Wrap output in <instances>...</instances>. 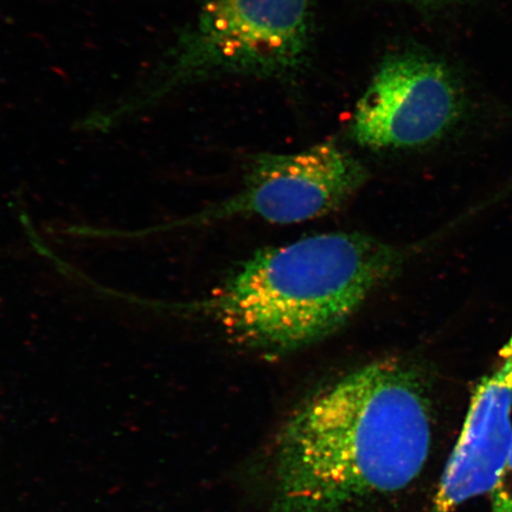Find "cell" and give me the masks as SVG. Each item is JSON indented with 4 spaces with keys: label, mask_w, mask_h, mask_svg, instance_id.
<instances>
[{
    "label": "cell",
    "mask_w": 512,
    "mask_h": 512,
    "mask_svg": "<svg viewBox=\"0 0 512 512\" xmlns=\"http://www.w3.org/2000/svg\"><path fill=\"white\" fill-rule=\"evenodd\" d=\"M433 444L431 377L384 360L326 384L275 439L271 512H344L418 480Z\"/></svg>",
    "instance_id": "cell-1"
},
{
    "label": "cell",
    "mask_w": 512,
    "mask_h": 512,
    "mask_svg": "<svg viewBox=\"0 0 512 512\" xmlns=\"http://www.w3.org/2000/svg\"><path fill=\"white\" fill-rule=\"evenodd\" d=\"M411 255L362 233L307 236L260 249L206 307L241 347L284 356L334 335Z\"/></svg>",
    "instance_id": "cell-2"
},
{
    "label": "cell",
    "mask_w": 512,
    "mask_h": 512,
    "mask_svg": "<svg viewBox=\"0 0 512 512\" xmlns=\"http://www.w3.org/2000/svg\"><path fill=\"white\" fill-rule=\"evenodd\" d=\"M310 41V0H201L195 21L155 68L85 124L114 126L214 76L293 74L303 67Z\"/></svg>",
    "instance_id": "cell-3"
},
{
    "label": "cell",
    "mask_w": 512,
    "mask_h": 512,
    "mask_svg": "<svg viewBox=\"0 0 512 512\" xmlns=\"http://www.w3.org/2000/svg\"><path fill=\"white\" fill-rule=\"evenodd\" d=\"M463 113L462 89L444 63L399 54L377 70L358 102L350 132L368 149H416L443 139Z\"/></svg>",
    "instance_id": "cell-4"
},
{
    "label": "cell",
    "mask_w": 512,
    "mask_h": 512,
    "mask_svg": "<svg viewBox=\"0 0 512 512\" xmlns=\"http://www.w3.org/2000/svg\"><path fill=\"white\" fill-rule=\"evenodd\" d=\"M368 178L366 166L334 143L290 155L262 153L249 163L240 190L204 219L258 217L275 224L315 220L341 208Z\"/></svg>",
    "instance_id": "cell-5"
},
{
    "label": "cell",
    "mask_w": 512,
    "mask_h": 512,
    "mask_svg": "<svg viewBox=\"0 0 512 512\" xmlns=\"http://www.w3.org/2000/svg\"><path fill=\"white\" fill-rule=\"evenodd\" d=\"M512 443V349L477 383L462 432L448 458L428 512H456L490 494Z\"/></svg>",
    "instance_id": "cell-6"
},
{
    "label": "cell",
    "mask_w": 512,
    "mask_h": 512,
    "mask_svg": "<svg viewBox=\"0 0 512 512\" xmlns=\"http://www.w3.org/2000/svg\"><path fill=\"white\" fill-rule=\"evenodd\" d=\"M490 512H512V443L497 482L490 491Z\"/></svg>",
    "instance_id": "cell-7"
}]
</instances>
